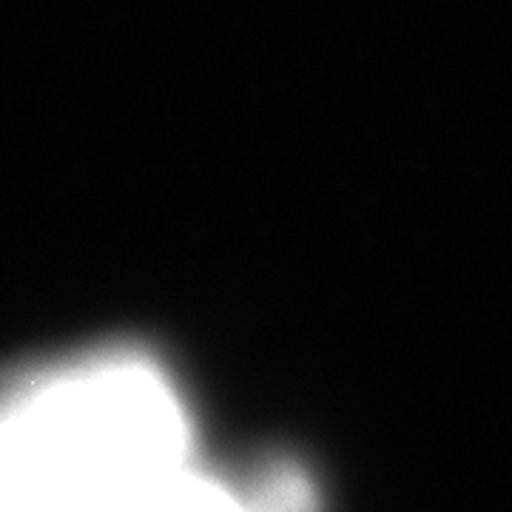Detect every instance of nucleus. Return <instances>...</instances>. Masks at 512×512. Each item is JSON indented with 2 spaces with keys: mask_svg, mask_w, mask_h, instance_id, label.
<instances>
[{
  "mask_svg": "<svg viewBox=\"0 0 512 512\" xmlns=\"http://www.w3.org/2000/svg\"><path fill=\"white\" fill-rule=\"evenodd\" d=\"M191 419L146 353L103 350L0 393V512H123L191 464Z\"/></svg>",
  "mask_w": 512,
  "mask_h": 512,
  "instance_id": "1",
  "label": "nucleus"
},
{
  "mask_svg": "<svg viewBox=\"0 0 512 512\" xmlns=\"http://www.w3.org/2000/svg\"><path fill=\"white\" fill-rule=\"evenodd\" d=\"M239 512H308L302 490L291 481H279L274 487H265V495L256 493L254 498L245 495V504Z\"/></svg>",
  "mask_w": 512,
  "mask_h": 512,
  "instance_id": "2",
  "label": "nucleus"
}]
</instances>
